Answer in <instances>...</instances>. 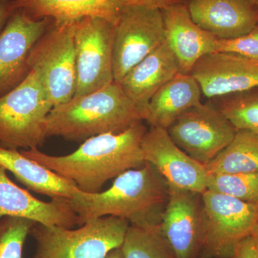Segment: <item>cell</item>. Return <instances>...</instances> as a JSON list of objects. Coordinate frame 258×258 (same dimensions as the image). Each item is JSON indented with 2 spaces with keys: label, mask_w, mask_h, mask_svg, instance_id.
<instances>
[{
  "label": "cell",
  "mask_w": 258,
  "mask_h": 258,
  "mask_svg": "<svg viewBox=\"0 0 258 258\" xmlns=\"http://www.w3.org/2000/svg\"><path fill=\"white\" fill-rule=\"evenodd\" d=\"M147 131L142 121L122 133L95 136L64 156L49 155L38 149L20 152L72 181L80 191L98 193L108 180L145 164L142 142Z\"/></svg>",
  "instance_id": "6da1fadb"
},
{
  "label": "cell",
  "mask_w": 258,
  "mask_h": 258,
  "mask_svg": "<svg viewBox=\"0 0 258 258\" xmlns=\"http://www.w3.org/2000/svg\"><path fill=\"white\" fill-rule=\"evenodd\" d=\"M168 199L169 186L165 179L146 162L142 167L117 176L106 191H79L69 202L81 226L94 219L113 216L126 220L130 225L147 227L161 225Z\"/></svg>",
  "instance_id": "7a4b0ae2"
},
{
  "label": "cell",
  "mask_w": 258,
  "mask_h": 258,
  "mask_svg": "<svg viewBox=\"0 0 258 258\" xmlns=\"http://www.w3.org/2000/svg\"><path fill=\"white\" fill-rule=\"evenodd\" d=\"M142 121L139 108L120 83L113 82L53 107L47 115V137L82 142L100 134L122 133Z\"/></svg>",
  "instance_id": "3957f363"
},
{
  "label": "cell",
  "mask_w": 258,
  "mask_h": 258,
  "mask_svg": "<svg viewBox=\"0 0 258 258\" xmlns=\"http://www.w3.org/2000/svg\"><path fill=\"white\" fill-rule=\"evenodd\" d=\"M129 226L113 216L90 220L78 229L35 223L30 234L36 244L32 258H106L121 247Z\"/></svg>",
  "instance_id": "277c9868"
},
{
  "label": "cell",
  "mask_w": 258,
  "mask_h": 258,
  "mask_svg": "<svg viewBox=\"0 0 258 258\" xmlns=\"http://www.w3.org/2000/svg\"><path fill=\"white\" fill-rule=\"evenodd\" d=\"M52 106L36 73L0 97V148L29 150L42 147Z\"/></svg>",
  "instance_id": "5b68a950"
},
{
  "label": "cell",
  "mask_w": 258,
  "mask_h": 258,
  "mask_svg": "<svg viewBox=\"0 0 258 258\" xmlns=\"http://www.w3.org/2000/svg\"><path fill=\"white\" fill-rule=\"evenodd\" d=\"M76 23L52 20L29 56L30 70L36 73L52 108L69 101L76 93Z\"/></svg>",
  "instance_id": "8992f818"
},
{
  "label": "cell",
  "mask_w": 258,
  "mask_h": 258,
  "mask_svg": "<svg viewBox=\"0 0 258 258\" xmlns=\"http://www.w3.org/2000/svg\"><path fill=\"white\" fill-rule=\"evenodd\" d=\"M258 205L207 189L202 195L203 240L200 258H231L236 245L250 235Z\"/></svg>",
  "instance_id": "52a82bcc"
},
{
  "label": "cell",
  "mask_w": 258,
  "mask_h": 258,
  "mask_svg": "<svg viewBox=\"0 0 258 258\" xmlns=\"http://www.w3.org/2000/svg\"><path fill=\"white\" fill-rule=\"evenodd\" d=\"M115 25L98 17L78 20L75 31L76 89L74 96L95 92L114 82Z\"/></svg>",
  "instance_id": "ba28073f"
},
{
  "label": "cell",
  "mask_w": 258,
  "mask_h": 258,
  "mask_svg": "<svg viewBox=\"0 0 258 258\" xmlns=\"http://www.w3.org/2000/svg\"><path fill=\"white\" fill-rule=\"evenodd\" d=\"M165 41L161 10L140 5L127 6L115 25L114 82L120 83L134 66Z\"/></svg>",
  "instance_id": "9c48e42d"
},
{
  "label": "cell",
  "mask_w": 258,
  "mask_h": 258,
  "mask_svg": "<svg viewBox=\"0 0 258 258\" xmlns=\"http://www.w3.org/2000/svg\"><path fill=\"white\" fill-rule=\"evenodd\" d=\"M166 130L181 150L205 166L230 144L237 131L210 101L184 112Z\"/></svg>",
  "instance_id": "30bf717a"
},
{
  "label": "cell",
  "mask_w": 258,
  "mask_h": 258,
  "mask_svg": "<svg viewBox=\"0 0 258 258\" xmlns=\"http://www.w3.org/2000/svg\"><path fill=\"white\" fill-rule=\"evenodd\" d=\"M142 149L144 160L157 169L169 186L201 195L208 189L206 166L181 150L166 129L150 126L142 139Z\"/></svg>",
  "instance_id": "8fae6325"
},
{
  "label": "cell",
  "mask_w": 258,
  "mask_h": 258,
  "mask_svg": "<svg viewBox=\"0 0 258 258\" xmlns=\"http://www.w3.org/2000/svg\"><path fill=\"white\" fill-rule=\"evenodd\" d=\"M52 22L49 18L34 20L18 9L8 20L0 32V97L28 76L30 52Z\"/></svg>",
  "instance_id": "7c38bea8"
},
{
  "label": "cell",
  "mask_w": 258,
  "mask_h": 258,
  "mask_svg": "<svg viewBox=\"0 0 258 258\" xmlns=\"http://www.w3.org/2000/svg\"><path fill=\"white\" fill-rule=\"evenodd\" d=\"M160 226L176 258H200L203 240L201 194L169 186Z\"/></svg>",
  "instance_id": "4fadbf2b"
},
{
  "label": "cell",
  "mask_w": 258,
  "mask_h": 258,
  "mask_svg": "<svg viewBox=\"0 0 258 258\" xmlns=\"http://www.w3.org/2000/svg\"><path fill=\"white\" fill-rule=\"evenodd\" d=\"M190 74L209 99L258 87V60L229 52L203 56Z\"/></svg>",
  "instance_id": "5bb4252c"
},
{
  "label": "cell",
  "mask_w": 258,
  "mask_h": 258,
  "mask_svg": "<svg viewBox=\"0 0 258 258\" xmlns=\"http://www.w3.org/2000/svg\"><path fill=\"white\" fill-rule=\"evenodd\" d=\"M51 200L48 203L41 201L15 184L7 175V169L0 164V219L20 217L35 223L66 228L81 226L79 216L73 210L69 200Z\"/></svg>",
  "instance_id": "9a60e30c"
},
{
  "label": "cell",
  "mask_w": 258,
  "mask_h": 258,
  "mask_svg": "<svg viewBox=\"0 0 258 258\" xmlns=\"http://www.w3.org/2000/svg\"><path fill=\"white\" fill-rule=\"evenodd\" d=\"M193 21L217 39L242 36L258 26L257 0H187Z\"/></svg>",
  "instance_id": "2e32d148"
},
{
  "label": "cell",
  "mask_w": 258,
  "mask_h": 258,
  "mask_svg": "<svg viewBox=\"0 0 258 258\" xmlns=\"http://www.w3.org/2000/svg\"><path fill=\"white\" fill-rule=\"evenodd\" d=\"M167 42L179 64L180 73L189 74L203 56L215 52L217 38L193 21L186 4L161 10Z\"/></svg>",
  "instance_id": "e0dca14e"
},
{
  "label": "cell",
  "mask_w": 258,
  "mask_h": 258,
  "mask_svg": "<svg viewBox=\"0 0 258 258\" xmlns=\"http://www.w3.org/2000/svg\"><path fill=\"white\" fill-rule=\"evenodd\" d=\"M179 72L177 59L165 41L134 66L122 79L120 85L145 120L152 97Z\"/></svg>",
  "instance_id": "ac0fdd59"
},
{
  "label": "cell",
  "mask_w": 258,
  "mask_h": 258,
  "mask_svg": "<svg viewBox=\"0 0 258 258\" xmlns=\"http://www.w3.org/2000/svg\"><path fill=\"white\" fill-rule=\"evenodd\" d=\"M18 10L34 20L52 19L55 22L78 21L98 17L116 25L132 0H13Z\"/></svg>",
  "instance_id": "d6986e66"
},
{
  "label": "cell",
  "mask_w": 258,
  "mask_h": 258,
  "mask_svg": "<svg viewBox=\"0 0 258 258\" xmlns=\"http://www.w3.org/2000/svg\"><path fill=\"white\" fill-rule=\"evenodd\" d=\"M202 95L191 74L178 73L152 97L145 120L150 126L167 129L180 115L200 104Z\"/></svg>",
  "instance_id": "ffe728a7"
},
{
  "label": "cell",
  "mask_w": 258,
  "mask_h": 258,
  "mask_svg": "<svg viewBox=\"0 0 258 258\" xmlns=\"http://www.w3.org/2000/svg\"><path fill=\"white\" fill-rule=\"evenodd\" d=\"M0 164L29 189L51 199L70 200L80 191L72 181L57 175L18 150L0 148Z\"/></svg>",
  "instance_id": "44dd1931"
},
{
  "label": "cell",
  "mask_w": 258,
  "mask_h": 258,
  "mask_svg": "<svg viewBox=\"0 0 258 258\" xmlns=\"http://www.w3.org/2000/svg\"><path fill=\"white\" fill-rule=\"evenodd\" d=\"M206 168L209 174L258 173V134L237 130L233 140Z\"/></svg>",
  "instance_id": "7402d4cb"
},
{
  "label": "cell",
  "mask_w": 258,
  "mask_h": 258,
  "mask_svg": "<svg viewBox=\"0 0 258 258\" xmlns=\"http://www.w3.org/2000/svg\"><path fill=\"white\" fill-rule=\"evenodd\" d=\"M124 258H176L161 226H129L121 246Z\"/></svg>",
  "instance_id": "603a6c76"
},
{
  "label": "cell",
  "mask_w": 258,
  "mask_h": 258,
  "mask_svg": "<svg viewBox=\"0 0 258 258\" xmlns=\"http://www.w3.org/2000/svg\"><path fill=\"white\" fill-rule=\"evenodd\" d=\"M237 130L258 134V87L210 100Z\"/></svg>",
  "instance_id": "cb8c5ba5"
},
{
  "label": "cell",
  "mask_w": 258,
  "mask_h": 258,
  "mask_svg": "<svg viewBox=\"0 0 258 258\" xmlns=\"http://www.w3.org/2000/svg\"><path fill=\"white\" fill-rule=\"evenodd\" d=\"M208 189L258 205V173L209 174Z\"/></svg>",
  "instance_id": "d4e9b609"
},
{
  "label": "cell",
  "mask_w": 258,
  "mask_h": 258,
  "mask_svg": "<svg viewBox=\"0 0 258 258\" xmlns=\"http://www.w3.org/2000/svg\"><path fill=\"white\" fill-rule=\"evenodd\" d=\"M35 223L28 219L2 217L0 219V258H23L24 245Z\"/></svg>",
  "instance_id": "484cf974"
},
{
  "label": "cell",
  "mask_w": 258,
  "mask_h": 258,
  "mask_svg": "<svg viewBox=\"0 0 258 258\" xmlns=\"http://www.w3.org/2000/svg\"><path fill=\"white\" fill-rule=\"evenodd\" d=\"M215 52H229L258 60V26L242 36L232 39H217Z\"/></svg>",
  "instance_id": "4316f807"
},
{
  "label": "cell",
  "mask_w": 258,
  "mask_h": 258,
  "mask_svg": "<svg viewBox=\"0 0 258 258\" xmlns=\"http://www.w3.org/2000/svg\"><path fill=\"white\" fill-rule=\"evenodd\" d=\"M231 258H258V250L250 235L236 245Z\"/></svg>",
  "instance_id": "83f0119b"
},
{
  "label": "cell",
  "mask_w": 258,
  "mask_h": 258,
  "mask_svg": "<svg viewBox=\"0 0 258 258\" xmlns=\"http://www.w3.org/2000/svg\"><path fill=\"white\" fill-rule=\"evenodd\" d=\"M17 10L18 8L13 0H0V32Z\"/></svg>",
  "instance_id": "f1b7e54d"
},
{
  "label": "cell",
  "mask_w": 258,
  "mask_h": 258,
  "mask_svg": "<svg viewBox=\"0 0 258 258\" xmlns=\"http://www.w3.org/2000/svg\"><path fill=\"white\" fill-rule=\"evenodd\" d=\"M135 5H144L158 9H165L174 5L186 4L187 0H132Z\"/></svg>",
  "instance_id": "f546056e"
},
{
  "label": "cell",
  "mask_w": 258,
  "mask_h": 258,
  "mask_svg": "<svg viewBox=\"0 0 258 258\" xmlns=\"http://www.w3.org/2000/svg\"><path fill=\"white\" fill-rule=\"evenodd\" d=\"M106 258H124L121 247L112 250L111 252H110L109 254L106 256Z\"/></svg>",
  "instance_id": "4dcf8cb0"
},
{
  "label": "cell",
  "mask_w": 258,
  "mask_h": 258,
  "mask_svg": "<svg viewBox=\"0 0 258 258\" xmlns=\"http://www.w3.org/2000/svg\"><path fill=\"white\" fill-rule=\"evenodd\" d=\"M252 240H253L254 244H255L256 248L258 250V221L254 225V228L252 229V232L250 234Z\"/></svg>",
  "instance_id": "1f68e13d"
},
{
  "label": "cell",
  "mask_w": 258,
  "mask_h": 258,
  "mask_svg": "<svg viewBox=\"0 0 258 258\" xmlns=\"http://www.w3.org/2000/svg\"><path fill=\"white\" fill-rule=\"evenodd\" d=\"M257 3H258V0H257Z\"/></svg>",
  "instance_id": "d6a6232c"
}]
</instances>
